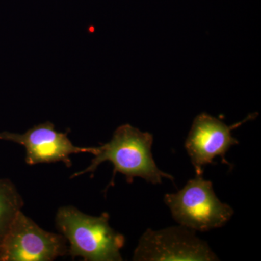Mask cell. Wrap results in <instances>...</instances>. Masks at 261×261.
Listing matches in <instances>:
<instances>
[{
    "mask_svg": "<svg viewBox=\"0 0 261 261\" xmlns=\"http://www.w3.org/2000/svg\"><path fill=\"white\" fill-rule=\"evenodd\" d=\"M152 143L153 137L149 132H141L129 124L122 125L115 130L112 140L97 147V153L88 167L74 173L71 178L94 173L101 163L110 161L114 166L111 185L116 173L124 175L129 184L136 177L144 178L153 185L162 183L163 178L173 181L171 175L158 168L152 158Z\"/></svg>",
    "mask_w": 261,
    "mask_h": 261,
    "instance_id": "cell-1",
    "label": "cell"
},
{
    "mask_svg": "<svg viewBox=\"0 0 261 261\" xmlns=\"http://www.w3.org/2000/svg\"><path fill=\"white\" fill-rule=\"evenodd\" d=\"M110 216L103 213L92 216L73 206L62 207L57 213V228L69 242L68 254L87 261L123 260L121 250L125 245L123 234L109 224Z\"/></svg>",
    "mask_w": 261,
    "mask_h": 261,
    "instance_id": "cell-2",
    "label": "cell"
},
{
    "mask_svg": "<svg viewBox=\"0 0 261 261\" xmlns=\"http://www.w3.org/2000/svg\"><path fill=\"white\" fill-rule=\"evenodd\" d=\"M164 202L178 224L195 231L222 227L233 214L232 207L218 198L212 182L202 174H196L176 193L166 194Z\"/></svg>",
    "mask_w": 261,
    "mask_h": 261,
    "instance_id": "cell-3",
    "label": "cell"
},
{
    "mask_svg": "<svg viewBox=\"0 0 261 261\" xmlns=\"http://www.w3.org/2000/svg\"><path fill=\"white\" fill-rule=\"evenodd\" d=\"M219 257L195 231L179 225L146 230L134 252L135 261H214Z\"/></svg>",
    "mask_w": 261,
    "mask_h": 261,
    "instance_id": "cell-4",
    "label": "cell"
},
{
    "mask_svg": "<svg viewBox=\"0 0 261 261\" xmlns=\"http://www.w3.org/2000/svg\"><path fill=\"white\" fill-rule=\"evenodd\" d=\"M68 250L63 234L44 231L20 211L0 245V261H51Z\"/></svg>",
    "mask_w": 261,
    "mask_h": 261,
    "instance_id": "cell-5",
    "label": "cell"
},
{
    "mask_svg": "<svg viewBox=\"0 0 261 261\" xmlns=\"http://www.w3.org/2000/svg\"><path fill=\"white\" fill-rule=\"evenodd\" d=\"M257 116V113H252L243 121L230 126L207 113H200L196 117L185 142V148L195 168L196 174H202L204 167L214 163L218 156L221 157L223 163L229 164L225 154L231 146L239 144L238 140L231 135V130Z\"/></svg>",
    "mask_w": 261,
    "mask_h": 261,
    "instance_id": "cell-6",
    "label": "cell"
},
{
    "mask_svg": "<svg viewBox=\"0 0 261 261\" xmlns=\"http://www.w3.org/2000/svg\"><path fill=\"white\" fill-rule=\"evenodd\" d=\"M0 140L10 141L23 146L27 152V164L63 162L68 167L72 165L70 154L97 153V147H81L73 145L68 133H61L55 129L51 122L34 126L24 134L3 132Z\"/></svg>",
    "mask_w": 261,
    "mask_h": 261,
    "instance_id": "cell-7",
    "label": "cell"
},
{
    "mask_svg": "<svg viewBox=\"0 0 261 261\" xmlns=\"http://www.w3.org/2000/svg\"><path fill=\"white\" fill-rule=\"evenodd\" d=\"M23 206L15 185L9 179H0V245Z\"/></svg>",
    "mask_w": 261,
    "mask_h": 261,
    "instance_id": "cell-8",
    "label": "cell"
}]
</instances>
